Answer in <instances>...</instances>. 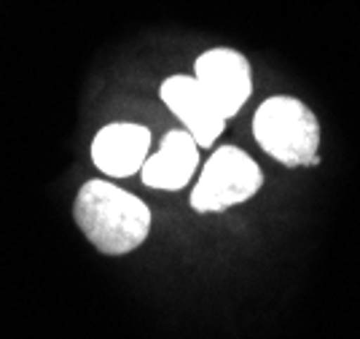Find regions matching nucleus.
I'll use <instances>...</instances> for the list:
<instances>
[{"label":"nucleus","instance_id":"1","mask_svg":"<svg viewBox=\"0 0 360 339\" xmlns=\"http://www.w3.org/2000/svg\"><path fill=\"white\" fill-rule=\"evenodd\" d=\"M73 218L84 237L105 256L137 251L150 235V207L105 178H91L81 186Z\"/></svg>","mask_w":360,"mask_h":339},{"label":"nucleus","instance_id":"2","mask_svg":"<svg viewBox=\"0 0 360 339\" xmlns=\"http://www.w3.org/2000/svg\"><path fill=\"white\" fill-rule=\"evenodd\" d=\"M255 143L285 167H317L320 124L299 97L274 94L258 105L253 116Z\"/></svg>","mask_w":360,"mask_h":339},{"label":"nucleus","instance_id":"3","mask_svg":"<svg viewBox=\"0 0 360 339\" xmlns=\"http://www.w3.org/2000/svg\"><path fill=\"white\" fill-rule=\"evenodd\" d=\"M264 186V173L250 154L237 146L215 148L202 167L191 192L194 213H224L229 207L253 199Z\"/></svg>","mask_w":360,"mask_h":339},{"label":"nucleus","instance_id":"4","mask_svg":"<svg viewBox=\"0 0 360 339\" xmlns=\"http://www.w3.org/2000/svg\"><path fill=\"white\" fill-rule=\"evenodd\" d=\"M194 78L207 89V94L224 111L226 118L237 116L253 94L250 62L245 59V54L226 46L207 49L196 57Z\"/></svg>","mask_w":360,"mask_h":339},{"label":"nucleus","instance_id":"5","mask_svg":"<svg viewBox=\"0 0 360 339\" xmlns=\"http://www.w3.org/2000/svg\"><path fill=\"white\" fill-rule=\"evenodd\" d=\"M165 105L183 121V130H188L199 148H212L215 140L224 135L226 121L224 111L215 105L207 89L196 81L194 75H169L159 89Z\"/></svg>","mask_w":360,"mask_h":339},{"label":"nucleus","instance_id":"6","mask_svg":"<svg viewBox=\"0 0 360 339\" xmlns=\"http://www.w3.org/2000/svg\"><path fill=\"white\" fill-rule=\"evenodd\" d=\"M150 154V130L132 121L105 124L91 140V162L110 178H132Z\"/></svg>","mask_w":360,"mask_h":339},{"label":"nucleus","instance_id":"7","mask_svg":"<svg viewBox=\"0 0 360 339\" xmlns=\"http://www.w3.org/2000/svg\"><path fill=\"white\" fill-rule=\"evenodd\" d=\"M199 167V146L188 130H169L159 143L156 154H148L140 167V180L148 189L159 192H180L188 186Z\"/></svg>","mask_w":360,"mask_h":339}]
</instances>
